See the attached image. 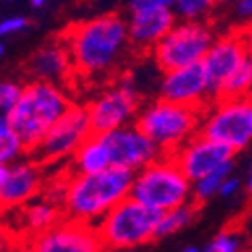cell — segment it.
Wrapping results in <instances>:
<instances>
[{
	"label": "cell",
	"mask_w": 252,
	"mask_h": 252,
	"mask_svg": "<svg viewBox=\"0 0 252 252\" xmlns=\"http://www.w3.org/2000/svg\"><path fill=\"white\" fill-rule=\"evenodd\" d=\"M64 44L72 70L88 78L110 76L128 46L126 20L120 14H102L68 30Z\"/></svg>",
	"instance_id": "6da1fadb"
},
{
	"label": "cell",
	"mask_w": 252,
	"mask_h": 252,
	"mask_svg": "<svg viewBox=\"0 0 252 252\" xmlns=\"http://www.w3.org/2000/svg\"><path fill=\"white\" fill-rule=\"evenodd\" d=\"M132 176V172L120 168H106L96 174H70L62 190V216L94 226L108 210L128 198Z\"/></svg>",
	"instance_id": "7a4b0ae2"
},
{
	"label": "cell",
	"mask_w": 252,
	"mask_h": 252,
	"mask_svg": "<svg viewBox=\"0 0 252 252\" xmlns=\"http://www.w3.org/2000/svg\"><path fill=\"white\" fill-rule=\"evenodd\" d=\"M70 94L58 84L36 80L24 84L14 108L6 118L22 150L28 154L32 152L46 136L50 126L70 108Z\"/></svg>",
	"instance_id": "3957f363"
},
{
	"label": "cell",
	"mask_w": 252,
	"mask_h": 252,
	"mask_svg": "<svg viewBox=\"0 0 252 252\" xmlns=\"http://www.w3.org/2000/svg\"><path fill=\"white\" fill-rule=\"evenodd\" d=\"M200 116L202 108L180 106L158 98L138 110L134 126L162 156H172L184 142L198 134Z\"/></svg>",
	"instance_id": "277c9868"
},
{
	"label": "cell",
	"mask_w": 252,
	"mask_h": 252,
	"mask_svg": "<svg viewBox=\"0 0 252 252\" xmlns=\"http://www.w3.org/2000/svg\"><path fill=\"white\" fill-rule=\"evenodd\" d=\"M160 212L150 210L130 196L108 210L96 224V230L104 250L110 252H132L134 248L154 240V230Z\"/></svg>",
	"instance_id": "5b68a950"
},
{
	"label": "cell",
	"mask_w": 252,
	"mask_h": 252,
	"mask_svg": "<svg viewBox=\"0 0 252 252\" xmlns=\"http://www.w3.org/2000/svg\"><path fill=\"white\" fill-rule=\"evenodd\" d=\"M128 196L156 212H166L192 200L190 182L182 176L170 156H160L138 170L132 176Z\"/></svg>",
	"instance_id": "8992f818"
},
{
	"label": "cell",
	"mask_w": 252,
	"mask_h": 252,
	"mask_svg": "<svg viewBox=\"0 0 252 252\" xmlns=\"http://www.w3.org/2000/svg\"><path fill=\"white\" fill-rule=\"evenodd\" d=\"M198 136L228 148L232 154L244 150L252 140L250 98H222L204 106Z\"/></svg>",
	"instance_id": "52a82bcc"
},
{
	"label": "cell",
	"mask_w": 252,
	"mask_h": 252,
	"mask_svg": "<svg viewBox=\"0 0 252 252\" xmlns=\"http://www.w3.org/2000/svg\"><path fill=\"white\" fill-rule=\"evenodd\" d=\"M216 34L208 22H178L152 48V58L162 72L192 66L204 58Z\"/></svg>",
	"instance_id": "ba28073f"
},
{
	"label": "cell",
	"mask_w": 252,
	"mask_h": 252,
	"mask_svg": "<svg viewBox=\"0 0 252 252\" xmlns=\"http://www.w3.org/2000/svg\"><path fill=\"white\" fill-rule=\"evenodd\" d=\"M140 108L142 98L132 78L112 82L86 106L90 134H106L134 124Z\"/></svg>",
	"instance_id": "9c48e42d"
},
{
	"label": "cell",
	"mask_w": 252,
	"mask_h": 252,
	"mask_svg": "<svg viewBox=\"0 0 252 252\" xmlns=\"http://www.w3.org/2000/svg\"><path fill=\"white\" fill-rule=\"evenodd\" d=\"M90 136V124L86 106L70 104V108L62 114L40 140V144L30 152V158L38 162L42 168L46 164H58L68 160L74 150Z\"/></svg>",
	"instance_id": "30bf717a"
},
{
	"label": "cell",
	"mask_w": 252,
	"mask_h": 252,
	"mask_svg": "<svg viewBox=\"0 0 252 252\" xmlns=\"http://www.w3.org/2000/svg\"><path fill=\"white\" fill-rule=\"evenodd\" d=\"M248 58H250V44H248V36L242 32L220 36L212 42V46L200 60L208 102L222 100L226 82Z\"/></svg>",
	"instance_id": "8fae6325"
},
{
	"label": "cell",
	"mask_w": 252,
	"mask_h": 252,
	"mask_svg": "<svg viewBox=\"0 0 252 252\" xmlns=\"http://www.w3.org/2000/svg\"><path fill=\"white\" fill-rule=\"evenodd\" d=\"M108 156H110V168H120L136 174L144 166L152 164L160 158V150L156 148L134 124L124 126V128L112 130L102 134Z\"/></svg>",
	"instance_id": "7c38bea8"
},
{
	"label": "cell",
	"mask_w": 252,
	"mask_h": 252,
	"mask_svg": "<svg viewBox=\"0 0 252 252\" xmlns=\"http://www.w3.org/2000/svg\"><path fill=\"white\" fill-rule=\"evenodd\" d=\"M32 252H106L90 224L62 218L42 234L28 238Z\"/></svg>",
	"instance_id": "4fadbf2b"
},
{
	"label": "cell",
	"mask_w": 252,
	"mask_h": 252,
	"mask_svg": "<svg viewBox=\"0 0 252 252\" xmlns=\"http://www.w3.org/2000/svg\"><path fill=\"white\" fill-rule=\"evenodd\" d=\"M170 158L174 160V164L182 172V176L192 184V182L204 178L206 174L214 172L216 168H220L224 162L232 160L234 154L228 148L220 146L216 142H210L196 134L188 142H184Z\"/></svg>",
	"instance_id": "5bb4252c"
},
{
	"label": "cell",
	"mask_w": 252,
	"mask_h": 252,
	"mask_svg": "<svg viewBox=\"0 0 252 252\" xmlns=\"http://www.w3.org/2000/svg\"><path fill=\"white\" fill-rule=\"evenodd\" d=\"M44 188V172L32 158H18L8 164V174L0 184V210H14L40 196Z\"/></svg>",
	"instance_id": "9a60e30c"
},
{
	"label": "cell",
	"mask_w": 252,
	"mask_h": 252,
	"mask_svg": "<svg viewBox=\"0 0 252 252\" xmlns=\"http://www.w3.org/2000/svg\"><path fill=\"white\" fill-rule=\"evenodd\" d=\"M158 94H160V100L180 104V106H192V108L208 106L204 72L200 62L192 66L164 72L158 86Z\"/></svg>",
	"instance_id": "2e32d148"
},
{
	"label": "cell",
	"mask_w": 252,
	"mask_h": 252,
	"mask_svg": "<svg viewBox=\"0 0 252 252\" xmlns=\"http://www.w3.org/2000/svg\"><path fill=\"white\" fill-rule=\"evenodd\" d=\"M176 24V18L170 8H152L132 12L130 20L126 22L128 44L138 50H152L158 44L168 30Z\"/></svg>",
	"instance_id": "e0dca14e"
},
{
	"label": "cell",
	"mask_w": 252,
	"mask_h": 252,
	"mask_svg": "<svg viewBox=\"0 0 252 252\" xmlns=\"http://www.w3.org/2000/svg\"><path fill=\"white\" fill-rule=\"evenodd\" d=\"M28 72L36 82L58 84L72 74V62L64 42H48L28 60Z\"/></svg>",
	"instance_id": "ac0fdd59"
},
{
	"label": "cell",
	"mask_w": 252,
	"mask_h": 252,
	"mask_svg": "<svg viewBox=\"0 0 252 252\" xmlns=\"http://www.w3.org/2000/svg\"><path fill=\"white\" fill-rule=\"evenodd\" d=\"M18 210V218H20V226H22V238H32L36 234L46 232L48 228H52L54 224H58L62 218V210L58 204L42 198V200H30L28 204L14 208Z\"/></svg>",
	"instance_id": "d6986e66"
},
{
	"label": "cell",
	"mask_w": 252,
	"mask_h": 252,
	"mask_svg": "<svg viewBox=\"0 0 252 252\" xmlns=\"http://www.w3.org/2000/svg\"><path fill=\"white\" fill-rule=\"evenodd\" d=\"M70 174H96L110 168V156L102 134H90L70 156Z\"/></svg>",
	"instance_id": "ffe728a7"
},
{
	"label": "cell",
	"mask_w": 252,
	"mask_h": 252,
	"mask_svg": "<svg viewBox=\"0 0 252 252\" xmlns=\"http://www.w3.org/2000/svg\"><path fill=\"white\" fill-rule=\"evenodd\" d=\"M196 212H198V204H194L192 200L178 208L160 212L158 224H156V230H154V238H164V236L184 230L186 226H190L192 220L196 218Z\"/></svg>",
	"instance_id": "44dd1931"
},
{
	"label": "cell",
	"mask_w": 252,
	"mask_h": 252,
	"mask_svg": "<svg viewBox=\"0 0 252 252\" xmlns=\"http://www.w3.org/2000/svg\"><path fill=\"white\" fill-rule=\"evenodd\" d=\"M232 170H234V158L228 160V162H224L220 168H216L214 172L206 174L204 178L192 182L190 184V198H192V202L194 204H200V202H206L212 196H216L220 184H222L232 174Z\"/></svg>",
	"instance_id": "7402d4cb"
},
{
	"label": "cell",
	"mask_w": 252,
	"mask_h": 252,
	"mask_svg": "<svg viewBox=\"0 0 252 252\" xmlns=\"http://www.w3.org/2000/svg\"><path fill=\"white\" fill-rule=\"evenodd\" d=\"M214 6V0H174L170 10L178 22H206Z\"/></svg>",
	"instance_id": "603a6c76"
},
{
	"label": "cell",
	"mask_w": 252,
	"mask_h": 252,
	"mask_svg": "<svg viewBox=\"0 0 252 252\" xmlns=\"http://www.w3.org/2000/svg\"><path fill=\"white\" fill-rule=\"evenodd\" d=\"M250 86H252V60L248 58L226 82L222 98H248Z\"/></svg>",
	"instance_id": "cb8c5ba5"
},
{
	"label": "cell",
	"mask_w": 252,
	"mask_h": 252,
	"mask_svg": "<svg viewBox=\"0 0 252 252\" xmlns=\"http://www.w3.org/2000/svg\"><path fill=\"white\" fill-rule=\"evenodd\" d=\"M22 146L18 142V138L12 134L8 120L0 118V164H10L16 162L18 158H22Z\"/></svg>",
	"instance_id": "d4e9b609"
},
{
	"label": "cell",
	"mask_w": 252,
	"mask_h": 252,
	"mask_svg": "<svg viewBox=\"0 0 252 252\" xmlns=\"http://www.w3.org/2000/svg\"><path fill=\"white\" fill-rule=\"evenodd\" d=\"M242 234L234 228H228V230H222L214 236V240L204 246V248H198V252H242Z\"/></svg>",
	"instance_id": "484cf974"
},
{
	"label": "cell",
	"mask_w": 252,
	"mask_h": 252,
	"mask_svg": "<svg viewBox=\"0 0 252 252\" xmlns=\"http://www.w3.org/2000/svg\"><path fill=\"white\" fill-rule=\"evenodd\" d=\"M22 92V84L14 80L0 82V118H8L10 110L14 108L18 96Z\"/></svg>",
	"instance_id": "4316f807"
},
{
	"label": "cell",
	"mask_w": 252,
	"mask_h": 252,
	"mask_svg": "<svg viewBox=\"0 0 252 252\" xmlns=\"http://www.w3.org/2000/svg\"><path fill=\"white\" fill-rule=\"evenodd\" d=\"M240 190H242V180H240L238 176L230 174L222 184H220L216 196H220V198H234Z\"/></svg>",
	"instance_id": "83f0119b"
},
{
	"label": "cell",
	"mask_w": 252,
	"mask_h": 252,
	"mask_svg": "<svg viewBox=\"0 0 252 252\" xmlns=\"http://www.w3.org/2000/svg\"><path fill=\"white\" fill-rule=\"evenodd\" d=\"M26 18L24 16H8L0 22V36H8V34H16L20 30L26 28Z\"/></svg>",
	"instance_id": "f1b7e54d"
},
{
	"label": "cell",
	"mask_w": 252,
	"mask_h": 252,
	"mask_svg": "<svg viewBox=\"0 0 252 252\" xmlns=\"http://www.w3.org/2000/svg\"><path fill=\"white\" fill-rule=\"evenodd\" d=\"M174 0H130V10H152V8H172Z\"/></svg>",
	"instance_id": "f546056e"
},
{
	"label": "cell",
	"mask_w": 252,
	"mask_h": 252,
	"mask_svg": "<svg viewBox=\"0 0 252 252\" xmlns=\"http://www.w3.org/2000/svg\"><path fill=\"white\" fill-rule=\"evenodd\" d=\"M234 14L240 20H248L252 14V0H238L234 4Z\"/></svg>",
	"instance_id": "4dcf8cb0"
},
{
	"label": "cell",
	"mask_w": 252,
	"mask_h": 252,
	"mask_svg": "<svg viewBox=\"0 0 252 252\" xmlns=\"http://www.w3.org/2000/svg\"><path fill=\"white\" fill-rule=\"evenodd\" d=\"M12 242H14V236L10 234V230L6 228L4 222H0V252H8Z\"/></svg>",
	"instance_id": "1f68e13d"
},
{
	"label": "cell",
	"mask_w": 252,
	"mask_h": 252,
	"mask_svg": "<svg viewBox=\"0 0 252 252\" xmlns=\"http://www.w3.org/2000/svg\"><path fill=\"white\" fill-rule=\"evenodd\" d=\"M8 252H32V248H30V242L26 238H14Z\"/></svg>",
	"instance_id": "d6a6232c"
},
{
	"label": "cell",
	"mask_w": 252,
	"mask_h": 252,
	"mask_svg": "<svg viewBox=\"0 0 252 252\" xmlns=\"http://www.w3.org/2000/svg\"><path fill=\"white\" fill-rule=\"evenodd\" d=\"M6 174H8V164H0V184L4 182Z\"/></svg>",
	"instance_id": "836d02e7"
},
{
	"label": "cell",
	"mask_w": 252,
	"mask_h": 252,
	"mask_svg": "<svg viewBox=\"0 0 252 252\" xmlns=\"http://www.w3.org/2000/svg\"><path fill=\"white\" fill-rule=\"evenodd\" d=\"M214 2H216V4H224V6H234L238 0H214Z\"/></svg>",
	"instance_id": "e575fe53"
},
{
	"label": "cell",
	"mask_w": 252,
	"mask_h": 252,
	"mask_svg": "<svg viewBox=\"0 0 252 252\" xmlns=\"http://www.w3.org/2000/svg\"><path fill=\"white\" fill-rule=\"evenodd\" d=\"M44 2H46V0H30V4H32L34 8H40V6H44Z\"/></svg>",
	"instance_id": "d590c367"
},
{
	"label": "cell",
	"mask_w": 252,
	"mask_h": 252,
	"mask_svg": "<svg viewBox=\"0 0 252 252\" xmlns=\"http://www.w3.org/2000/svg\"><path fill=\"white\" fill-rule=\"evenodd\" d=\"M180 252H198V248H196V246H190V248H184V250H180Z\"/></svg>",
	"instance_id": "8d00e7d4"
},
{
	"label": "cell",
	"mask_w": 252,
	"mask_h": 252,
	"mask_svg": "<svg viewBox=\"0 0 252 252\" xmlns=\"http://www.w3.org/2000/svg\"><path fill=\"white\" fill-rule=\"evenodd\" d=\"M4 54V46H2V42H0V56Z\"/></svg>",
	"instance_id": "74e56055"
}]
</instances>
